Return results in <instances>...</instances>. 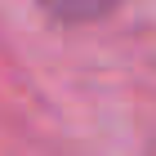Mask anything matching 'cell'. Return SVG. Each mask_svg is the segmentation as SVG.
<instances>
[{
  "label": "cell",
  "instance_id": "1",
  "mask_svg": "<svg viewBox=\"0 0 156 156\" xmlns=\"http://www.w3.org/2000/svg\"><path fill=\"white\" fill-rule=\"evenodd\" d=\"M54 18H67V23H89V18H103L120 5V0H40Z\"/></svg>",
  "mask_w": 156,
  "mask_h": 156
}]
</instances>
